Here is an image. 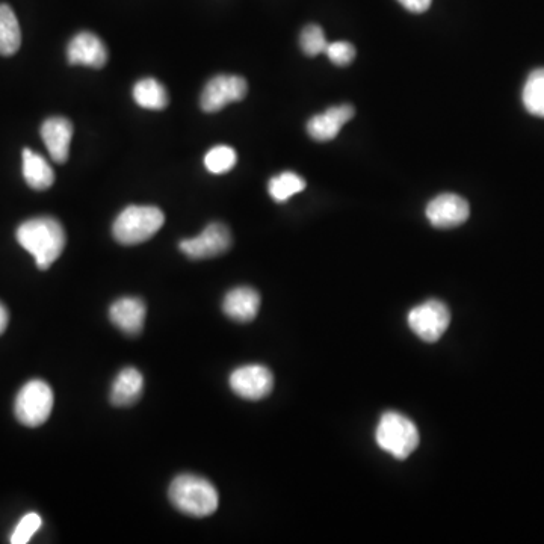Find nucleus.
Instances as JSON below:
<instances>
[{
	"mask_svg": "<svg viewBox=\"0 0 544 544\" xmlns=\"http://www.w3.org/2000/svg\"><path fill=\"white\" fill-rule=\"evenodd\" d=\"M325 55L328 56L334 65L351 64L356 58V47L348 41H336V43H328L327 49H325Z\"/></svg>",
	"mask_w": 544,
	"mask_h": 544,
	"instance_id": "obj_25",
	"label": "nucleus"
},
{
	"mask_svg": "<svg viewBox=\"0 0 544 544\" xmlns=\"http://www.w3.org/2000/svg\"><path fill=\"white\" fill-rule=\"evenodd\" d=\"M304 189H306V180L294 171H285L279 176H274L268 183L269 195L277 203H285Z\"/></svg>",
	"mask_w": 544,
	"mask_h": 544,
	"instance_id": "obj_21",
	"label": "nucleus"
},
{
	"mask_svg": "<svg viewBox=\"0 0 544 544\" xmlns=\"http://www.w3.org/2000/svg\"><path fill=\"white\" fill-rule=\"evenodd\" d=\"M168 495L177 510L192 517L211 516L220 505V496L214 484L191 473L174 478Z\"/></svg>",
	"mask_w": 544,
	"mask_h": 544,
	"instance_id": "obj_2",
	"label": "nucleus"
},
{
	"mask_svg": "<svg viewBox=\"0 0 544 544\" xmlns=\"http://www.w3.org/2000/svg\"><path fill=\"white\" fill-rule=\"evenodd\" d=\"M522 100L529 114L544 118V68H537L528 76Z\"/></svg>",
	"mask_w": 544,
	"mask_h": 544,
	"instance_id": "obj_20",
	"label": "nucleus"
},
{
	"mask_svg": "<svg viewBox=\"0 0 544 544\" xmlns=\"http://www.w3.org/2000/svg\"><path fill=\"white\" fill-rule=\"evenodd\" d=\"M146 313V304L143 300L126 297L120 298L112 304L109 309V318L115 327L120 328L123 333L133 336L143 330Z\"/></svg>",
	"mask_w": 544,
	"mask_h": 544,
	"instance_id": "obj_14",
	"label": "nucleus"
},
{
	"mask_svg": "<svg viewBox=\"0 0 544 544\" xmlns=\"http://www.w3.org/2000/svg\"><path fill=\"white\" fill-rule=\"evenodd\" d=\"M230 387L241 398L248 399V401H259L272 392L274 377L265 366H241L230 375Z\"/></svg>",
	"mask_w": 544,
	"mask_h": 544,
	"instance_id": "obj_9",
	"label": "nucleus"
},
{
	"mask_svg": "<svg viewBox=\"0 0 544 544\" xmlns=\"http://www.w3.org/2000/svg\"><path fill=\"white\" fill-rule=\"evenodd\" d=\"M16 236L41 271L49 269L64 251L65 232L55 218L38 217L25 221L20 224Z\"/></svg>",
	"mask_w": 544,
	"mask_h": 544,
	"instance_id": "obj_1",
	"label": "nucleus"
},
{
	"mask_svg": "<svg viewBox=\"0 0 544 544\" xmlns=\"http://www.w3.org/2000/svg\"><path fill=\"white\" fill-rule=\"evenodd\" d=\"M419 440L421 437L415 422L401 413H384L375 430L377 445L396 460L410 457L418 448Z\"/></svg>",
	"mask_w": 544,
	"mask_h": 544,
	"instance_id": "obj_4",
	"label": "nucleus"
},
{
	"mask_svg": "<svg viewBox=\"0 0 544 544\" xmlns=\"http://www.w3.org/2000/svg\"><path fill=\"white\" fill-rule=\"evenodd\" d=\"M408 327L419 339L434 344L451 324V312L439 300L425 301L408 312Z\"/></svg>",
	"mask_w": 544,
	"mask_h": 544,
	"instance_id": "obj_6",
	"label": "nucleus"
},
{
	"mask_svg": "<svg viewBox=\"0 0 544 544\" xmlns=\"http://www.w3.org/2000/svg\"><path fill=\"white\" fill-rule=\"evenodd\" d=\"M260 309V295L256 289L241 286L232 289L224 298L223 310L236 322H250L256 318Z\"/></svg>",
	"mask_w": 544,
	"mask_h": 544,
	"instance_id": "obj_15",
	"label": "nucleus"
},
{
	"mask_svg": "<svg viewBox=\"0 0 544 544\" xmlns=\"http://www.w3.org/2000/svg\"><path fill=\"white\" fill-rule=\"evenodd\" d=\"M247 81L241 76L220 75L206 84L200 97L201 109L218 112L229 103L241 102L247 96Z\"/></svg>",
	"mask_w": 544,
	"mask_h": 544,
	"instance_id": "obj_8",
	"label": "nucleus"
},
{
	"mask_svg": "<svg viewBox=\"0 0 544 544\" xmlns=\"http://www.w3.org/2000/svg\"><path fill=\"white\" fill-rule=\"evenodd\" d=\"M133 99L141 108L162 111L170 103L167 90L161 82L153 78L141 79L133 87Z\"/></svg>",
	"mask_w": 544,
	"mask_h": 544,
	"instance_id": "obj_18",
	"label": "nucleus"
},
{
	"mask_svg": "<svg viewBox=\"0 0 544 544\" xmlns=\"http://www.w3.org/2000/svg\"><path fill=\"white\" fill-rule=\"evenodd\" d=\"M236 161H238V155L232 147L217 146L212 147L204 156V167L208 168L209 173L224 174L235 167Z\"/></svg>",
	"mask_w": 544,
	"mask_h": 544,
	"instance_id": "obj_22",
	"label": "nucleus"
},
{
	"mask_svg": "<svg viewBox=\"0 0 544 544\" xmlns=\"http://www.w3.org/2000/svg\"><path fill=\"white\" fill-rule=\"evenodd\" d=\"M22 46V31L13 8L0 5V55L13 56Z\"/></svg>",
	"mask_w": 544,
	"mask_h": 544,
	"instance_id": "obj_19",
	"label": "nucleus"
},
{
	"mask_svg": "<svg viewBox=\"0 0 544 544\" xmlns=\"http://www.w3.org/2000/svg\"><path fill=\"white\" fill-rule=\"evenodd\" d=\"M428 221L437 229H452L469 220L470 206L457 194H440L428 203Z\"/></svg>",
	"mask_w": 544,
	"mask_h": 544,
	"instance_id": "obj_10",
	"label": "nucleus"
},
{
	"mask_svg": "<svg viewBox=\"0 0 544 544\" xmlns=\"http://www.w3.org/2000/svg\"><path fill=\"white\" fill-rule=\"evenodd\" d=\"M67 58L73 65L102 68L108 62L109 55L105 43L96 34L79 32L68 43Z\"/></svg>",
	"mask_w": 544,
	"mask_h": 544,
	"instance_id": "obj_11",
	"label": "nucleus"
},
{
	"mask_svg": "<svg viewBox=\"0 0 544 544\" xmlns=\"http://www.w3.org/2000/svg\"><path fill=\"white\" fill-rule=\"evenodd\" d=\"M41 138L46 144L52 161L64 164L70 155V144L73 138L72 121L64 117L47 118L41 126Z\"/></svg>",
	"mask_w": 544,
	"mask_h": 544,
	"instance_id": "obj_13",
	"label": "nucleus"
},
{
	"mask_svg": "<svg viewBox=\"0 0 544 544\" xmlns=\"http://www.w3.org/2000/svg\"><path fill=\"white\" fill-rule=\"evenodd\" d=\"M43 520H41L40 514L28 513L20 519L17 523L16 529L11 534L10 541L13 544H26L29 543L35 532L41 528Z\"/></svg>",
	"mask_w": 544,
	"mask_h": 544,
	"instance_id": "obj_24",
	"label": "nucleus"
},
{
	"mask_svg": "<svg viewBox=\"0 0 544 544\" xmlns=\"http://www.w3.org/2000/svg\"><path fill=\"white\" fill-rule=\"evenodd\" d=\"M164 223V212L155 206H129L114 221L112 235L123 245L143 244L153 238Z\"/></svg>",
	"mask_w": 544,
	"mask_h": 544,
	"instance_id": "obj_3",
	"label": "nucleus"
},
{
	"mask_svg": "<svg viewBox=\"0 0 544 544\" xmlns=\"http://www.w3.org/2000/svg\"><path fill=\"white\" fill-rule=\"evenodd\" d=\"M8 322H10V313H8L7 307L0 303V334L7 330Z\"/></svg>",
	"mask_w": 544,
	"mask_h": 544,
	"instance_id": "obj_27",
	"label": "nucleus"
},
{
	"mask_svg": "<svg viewBox=\"0 0 544 544\" xmlns=\"http://www.w3.org/2000/svg\"><path fill=\"white\" fill-rule=\"evenodd\" d=\"M354 111L351 105L331 106L322 114L310 118L307 123V132L310 138L319 143L331 141L339 135L340 129L354 117Z\"/></svg>",
	"mask_w": 544,
	"mask_h": 544,
	"instance_id": "obj_12",
	"label": "nucleus"
},
{
	"mask_svg": "<svg viewBox=\"0 0 544 544\" xmlns=\"http://www.w3.org/2000/svg\"><path fill=\"white\" fill-rule=\"evenodd\" d=\"M232 247V233L223 223L209 224L200 235L180 242L179 248L186 257L194 260L221 256Z\"/></svg>",
	"mask_w": 544,
	"mask_h": 544,
	"instance_id": "obj_7",
	"label": "nucleus"
},
{
	"mask_svg": "<svg viewBox=\"0 0 544 544\" xmlns=\"http://www.w3.org/2000/svg\"><path fill=\"white\" fill-rule=\"evenodd\" d=\"M53 408V392L43 380H31L20 389L14 412L20 424L29 428L41 427L49 419Z\"/></svg>",
	"mask_w": 544,
	"mask_h": 544,
	"instance_id": "obj_5",
	"label": "nucleus"
},
{
	"mask_svg": "<svg viewBox=\"0 0 544 544\" xmlns=\"http://www.w3.org/2000/svg\"><path fill=\"white\" fill-rule=\"evenodd\" d=\"M398 2L405 10L416 14L425 13L433 4V0H398Z\"/></svg>",
	"mask_w": 544,
	"mask_h": 544,
	"instance_id": "obj_26",
	"label": "nucleus"
},
{
	"mask_svg": "<svg viewBox=\"0 0 544 544\" xmlns=\"http://www.w3.org/2000/svg\"><path fill=\"white\" fill-rule=\"evenodd\" d=\"M23 177L35 191H46L55 182V173L49 162L31 149L23 150Z\"/></svg>",
	"mask_w": 544,
	"mask_h": 544,
	"instance_id": "obj_17",
	"label": "nucleus"
},
{
	"mask_svg": "<svg viewBox=\"0 0 544 544\" xmlns=\"http://www.w3.org/2000/svg\"><path fill=\"white\" fill-rule=\"evenodd\" d=\"M300 46L307 56H318L325 53L328 41L325 38L321 26L309 25L303 29L300 35Z\"/></svg>",
	"mask_w": 544,
	"mask_h": 544,
	"instance_id": "obj_23",
	"label": "nucleus"
},
{
	"mask_svg": "<svg viewBox=\"0 0 544 544\" xmlns=\"http://www.w3.org/2000/svg\"><path fill=\"white\" fill-rule=\"evenodd\" d=\"M144 378L135 368H126L117 375L111 389V402L117 407L135 404L143 395Z\"/></svg>",
	"mask_w": 544,
	"mask_h": 544,
	"instance_id": "obj_16",
	"label": "nucleus"
}]
</instances>
